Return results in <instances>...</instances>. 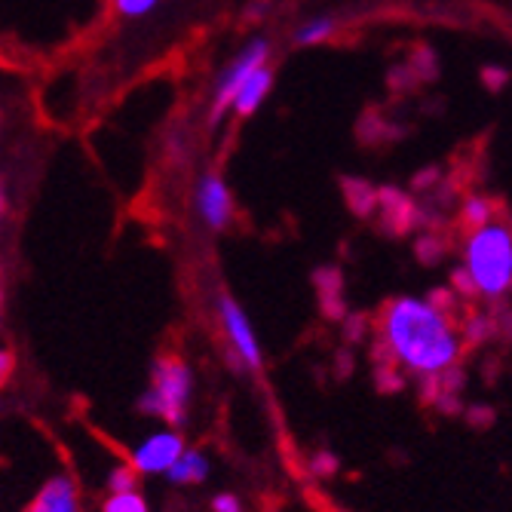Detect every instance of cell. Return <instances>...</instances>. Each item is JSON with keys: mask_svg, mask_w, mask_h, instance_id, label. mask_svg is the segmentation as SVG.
Wrapping results in <instances>:
<instances>
[{"mask_svg": "<svg viewBox=\"0 0 512 512\" xmlns=\"http://www.w3.org/2000/svg\"><path fill=\"white\" fill-rule=\"evenodd\" d=\"M191 390H194L191 368L184 362H178V359H160L154 365L151 390L142 396L138 408L154 414V417H163L166 424H178L184 417V411H188Z\"/></svg>", "mask_w": 512, "mask_h": 512, "instance_id": "cell-3", "label": "cell"}, {"mask_svg": "<svg viewBox=\"0 0 512 512\" xmlns=\"http://www.w3.org/2000/svg\"><path fill=\"white\" fill-rule=\"evenodd\" d=\"M218 316H221V325H224V335H227L230 347H234V353L240 356V362H246L249 368H261V362H264L261 344L255 338V329H252L246 310L230 295H224L218 301Z\"/></svg>", "mask_w": 512, "mask_h": 512, "instance_id": "cell-5", "label": "cell"}, {"mask_svg": "<svg viewBox=\"0 0 512 512\" xmlns=\"http://www.w3.org/2000/svg\"><path fill=\"white\" fill-rule=\"evenodd\" d=\"M160 0H114V10L126 19H142L157 10Z\"/></svg>", "mask_w": 512, "mask_h": 512, "instance_id": "cell-15", "label": "cell"}, {"mask_svg": "<svg viewBox=\"0 0 512 512\" xmlns=\"http://www.w3.org/2000/svg\"><path fill=\"white\" fill-rule=\"evenodd\" d=\"M270 86H273V71H270L267 65H261V68H258V71H255L243 86H240L237 102H234V111H237L240 117L255 114V111L261 108V102L267 99Z\"/></svg>", "mask_w": 512, "mask_h": 512, "instance_id": "cell-9", "label": "cell"}, {"mask_svg": "<svg viewBox=\"0 0 512 512\" xmlns=\"http://www.w3.org/2000/svg\"><path fill=\"white\" fill-rule=\"evenodd\" d=\"M482 83H485L491 92H500V89L509 83V71L500 68V65H485V68H482Z\"/></svg>", "mask_w": 512, "mask_h": 512, "instance_id": "cell-17", "label": "cell"}, {"mask_svg": "<svg viewBox=\"0 0 512 512\" xmlns=\"http://www.w3.org/2000/svg\"><path fill=\"white\" fill-rule=\"evenodd\" d=\"M335 28H338V22L332 16H316L295 31V43L298 46H316L322 40H329L335 34Z\"/></svg>", "mask_w": 512, "mask_h": 512, "instance_id": "cell-11", "label": "cell"}, {"mask_svg": "<svg viewBox=\"0 0 512 512\" xmlns=\"http://www.w3.org/2000/svg\"><path fill=\"white\" fill-rule=\"evenodd\" d=\"M267 56H270V43H267L264 37H255V40H249V43L243 46V50L234 56V62H230V65L221 71V77H218V83H215V96H212V111H209V123H212V126H218V123L224 120L227 111H234V102H237L240 86H243L261 65H267Z\"/></svg>", "mask_w": 512, "mask_h": 512, "instance_id": "cell-4", "label": "cell"}, {"mask_svg": "<svg viewBox=\"0 0 512 512\" xmlns=\"http://www.w3.org/2000/svg\"><path fill=\"white\" fill-rule=\"evenodd\" d=\"M347 197H350V206L359 212V215H368L381 203V191L371 188L368 181H347Z\"/></svg>", "mask_w": 512, "mask_h": 512, "instance_id": "cell-12", "label": "cell"}, {"mask_svg": "<svg viewBox=\"0 0 512 512\" xmlns=\"http://www.w3.org/2000/svg\"><path fill=\"white\" fill-rule=\"evenodd\" d=\"M28 512H80L74 482L68 476L50 479V482L40 488V494H37V500L31 503Z\"/></svg>", "mask_w": 512, "mask_h": 512, "instance_id": "cell-8", "label": "cell"}, {"mask_svg": "<svg viewBox=\"0 0 512 512\" xmlns=\"http://www.w3.org/2000/svg\"><path fill=\"white\" fill-rule=\"evenodd\" d=\"M463 221L473 224V227H485L494 221V206L485 197H470L463 203Z\"/></svg>", "mask_w": 512, "mask_h": 512, "instance_id": "cell-14", "label": "cell"}, {"mask_svg": "<svg viewBox=\"0 0 512 512\" xmlns=\"http://www.w3.org/2000/svg\"><path fill=\"white\" fill-rule=\"evenodd\" d=\"M184 451L188 448H184V439L175 430H160L132 451V467L145 476L169 473Z\"/></svg>", "mask_w": 512, "mask_h": 512, "instance_id": "cell-6", "label": "cell"}, {"mask_svg": "<svg viewBox=\"0 0 512 512\" xmlns=\"http://www.w3.org/2000/svg\"><path fill=\"white\" fill-rule=\"evenodd\" d=\"M212 509L215 512H243V503H240V497L237 494H218L215 500H212Z\"/></svg>", "mask_w": 512, "mask_h": 512, "instance_id": "cell-18", "label": "cell"}, {"mask_svg": "<svg viewBox=\"0 0 512 512\" xmlns=\"http://www.w3.org/2000/svg\"><path fill=\"white\" fill-rule=\"evenodd\" d=\"M463 267L470 270L473 286L485 298H500L512 289V230L506 224L476 227L463 246Z\"/></svg>", "mask_w": 512, "mask_h": 512, "instance_id": "cell-2", "label": "cell"}, {"mask_svg": "<svg viewBox=\"0 0 512 512\" xmlns=\"http://www.w3.org/2000/svg\"><path fill=\"white\" fill-rule=\"evenodd\" d=\"M102 512H148V500L138 494L135 488L132 491H114L105 500Z\"/></svg>", "mask_w": 512, "mask_h": 512, "instance_id": "cell-13", "label": "cell"}, {"mask_svg": "<svg viewBox=\"0 0 512 512\" xmlns=\"http://www.w3.org/2000/svg\"><path fill=\"white\" fill-rule=\"evenodd\" d=\"M135 476H138V470L132 467H117L114 473H111V494L114 491H132L135 488Z\"/></svg>", "mask_w": 512, "mask_h": 512, "instance_id": "cell-16", "label": "cell"}, {"mask_svg": "<svg viewBox=\"0 0 512 512\" xmlns=\"http://www.w3.org/2000/svg\"><path fill=\"white\" fill-rule=\"evenodd\" d=\"M384 341L396 362L414 375L436 378L460 356V338L436 301L402 295L384 310Z\"/></svg>", "mask_w": 512, "mask_h": 512, "instance_id": "cell-1", "label": "cell"}, {"mask_svg": "<svg viewBox=\"0 0 512 512\" xmlns=\"http://www.w3.org/2000/svg\"><path fill=\"white\" fill-rule=\"evenodd\" d=\"M197 212L203 215L209 230L227 227L230 215H234V197H230L227 184L221 175H203L197 184Z\"/></svg>", "mask_w": 512, "mask_h": 512, "instance_id": "cell-7", "label": "cell"}, {"mask_svg": "<svg viewBox=\"0 0 512 512\" xmlns=\"http://www.w3.org/2000/svg\"><path fill=\"white\" fill-rule=\"evenodd\" d=\"M175 485H197V482H203L206 476H209V460H206V454H200V451H184L181 457H178V463L175 467L166 473Z\"/></svg>", "mask_w": 512, "mask_h": 512, "instance_id": "cell-10", "label": "cell"}]
</instances>
